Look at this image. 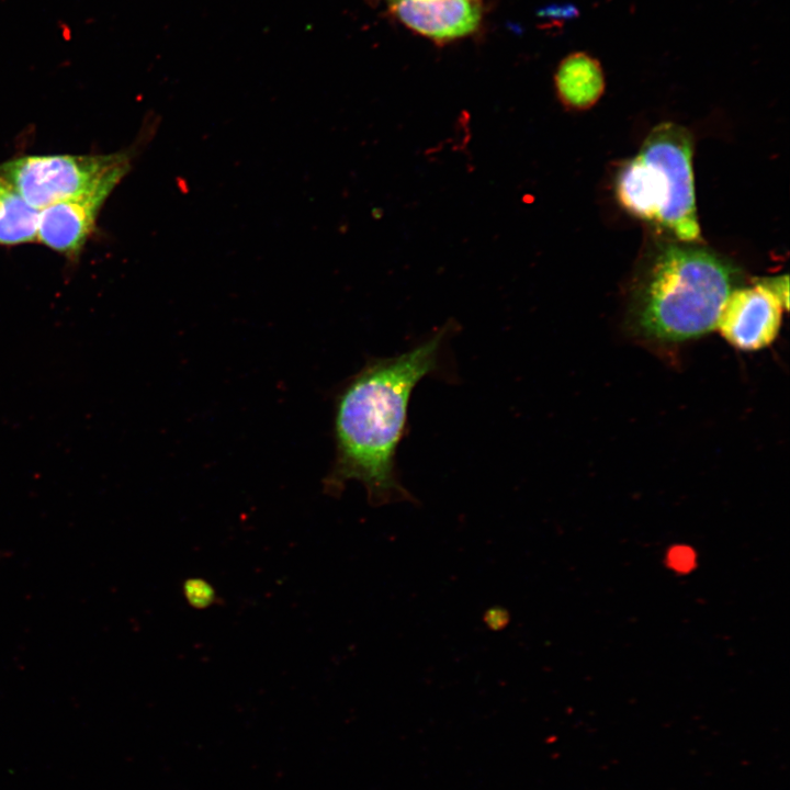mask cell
Masks as SVG:
<instances>
[{
	"instance_id": "obj_1",
	"label": "cell",
	"mask_w": 790,
	"mask_h": 790,
	"mask_svg": "<svg viewBox=\"0 0 790 790\" xmlns=\"http://www.w3.org/2000/svg\"><path fill=\"white\" fill-rule=\"evenodd\" d=\"M450 328L442 326L397 356L369 360L345 385L336 402V459L326 479L327 492L338 494L354 479L364 485L373 507L418 503L399 479L396 452L406 430L411 393L440 369Z\"/></svg>"
},
{
	"instance_id": "obj_2",
	"label": "cell",
	"mask_w": 790,
	"mask_h": 790,
	"mask_svg": "<svg viewBox=\"0 0 790 790\" xmlns=\"http://www.w3.org/2000/svg\"><path fill=\"white\" fill-rule=\"evenodd\" d=\"M736 270L711 251L667 245L641 278L632 302V323L643 337L681 342L716 328L734 290Z\"/></svg>"
},
{
	"instance_id": "obj_3",
	"label": "cell",
	"mask_w": 790,
	"mask_h": 790,
	"mask_svg": "<svg viewBox=\"0 0 790 790\" xmlns=\"http://www.w3.org/2000/svg\"><path fill=\"white\" fill-rule=\"evenodd\" d=\"M689 133L674 123L657 125L639 154L620 170L616 193L632 215L657 223L679 240L700 238Z\"/></svg>"
},
{
	"instance_id": "obj_4",
	"label": "cell",
	"mask_w": 790,
	"mask_h": 790,
	"mask_svg": "<svg viewBox=\"0 0 790 790\" xmlns=\"http://www.w3.org/2000/svg\"><path fill=\"white\" fill-rule=\"evenodd\" d=\"M134 148L106 155H31L0 163L24 200L42 208L83 194L113 173L131 170Z\"/></svg>"
},
{
	"instance_id": "obj_5",
	"label": "cell",
	"mask_w": 790,
	"mask_h": 790,
	"mask_svg": "<svg viewBox=\"0 0 790 790\" xmlns=\"http://www.w3.org/2000/svg\"><path fill=\"white\" fill-rule=\"evenodd\" d=\"M783 309L787 307L779 296L763 280L731 292L716 327L736 349L756 351L769 346L777 337Z\"/></svg>"
},
{
	"instance_id": "obj_6",
	"label": "cell",
	"mask_w": 790,
	"mask_h": 790,
	"mask_svg": "<svg viewBox=\"0 0 790 790\" xmlns=\"http://www.w3.org/2000/svg\"><path fill=\"white\" fill-rule=\"evenodd\" d=\"M129 170H120L95 189L40 211L37 239L68 259H77L95 229L98 215Z\"/></svg>"
},
{
	"instance_id": "obj_7",
	"label": "cell",
	"mask_w": 790,
	"mask_h": 790,
	"mask_svg": "<svg viewBox=\"0 0 790 790\" xmlns=\"http://www.w3.org/2000/svg\"><path fill=\"white\" fill-rule=\"evenodd\" d=\"M385 3L402 24L438 43L472 34L482 19L478 0H385Z\"/></svg>"
},
{
	"instance_id": "obj_8",
	"label": "cell",
	"mask_w": 790,
	"mask_h": 790,
	"mask_svg": "<svg viewBox=\"0 0 790 790\" xmlns=\"http://www.w3.org/2000/svg\"><path fill=\"white\" fill-rule=\"evenodd\" d=\"M554 84L561 102L572 110L592 106L605 90V76L600 63L591 55L576 52L567 55L557 66Z\"/></svg>"
},
{
	"instance_id": "obj_9",
	"label": "cell",
	"mask_w": 790,
	"mask_h": 790,
	"mask_svg": "<svg viewBox=\"0 0 790 790\" xmlns=\"http://www.w3.org/2000/svg\"><path fill=\"white\" fill-rule=\"evenodd\" d=\"M40 211L30 205L0 171V246H16L37 239Z\"/></svg>"
},
{
	"instance_id": "obj_10",
	"label": "cell",
	"mask_w": 790,
	"mask_h": 790,
	"mask_svg": "<svg viewBox=\"0 0 790 790\" xmlns=\"http://www.w3.org/2000/svg\"><path fill=\"white\" fill-rule=\"evenodd\" d=\"M182 592L188 603L199 610L210 608L217 599L212 584L201 577L187 578L182 584Z\"/></svg>"
},
{
	"instance_id": "obj_11",
	"label": "cell",
	"mask_w": 790,
	"mask_h": 790,
	"mask_svg": "<svg viewBox=\"0 0 790 790\" xmlns=\"http://www.w3.org/2000/svg\"><path fill=\"white\" fill-rule=\"evenodd\" d=\"M483 622L488 630L499 632L506 629L510 622V613L503 606H492L483 614Z\"/></svg>"
},
{
	"instance_id": "obj_12",
	"label": "cell",
	"mask_w": 790,
	"mask_h": 790,
	"mask_svg": "<svg viewBox=\"0 0 790 790\" xmlns=\"http://www.w3.org/2000/svg\"><path fill=\"white\" fill-rule=\"evenodd\" d=\"M667 561L674 569L678 572H686L692 568L695 564V554L689 548L678 545L668 553Z\"/></svg>"
}]
</instances>
